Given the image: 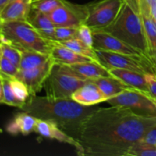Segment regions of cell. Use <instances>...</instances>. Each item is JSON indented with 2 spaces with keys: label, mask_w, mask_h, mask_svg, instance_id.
Here are the masks:
<instances>
[{
  "label": "cell",
  "mask_w": 156,
  "mask_h": 156,
  "mask_svg": "<svg viewBox=\"0 0 156 156\" xmlns=\"http://www.w3.org/2000/svg\"><path fill=\"white\" fill-rule=\"evenodd\" d=\"M155 126L156 117H141L126 108H98L87 119L78 141L84 156H127Z\"/></svg>",
  "instance_id": "obj_1"
},
{
  "label": "cell",
  "mask_w": 156,
  "mask_h": 156,
  "mask_svg": "<svg viewBox=\"0 0 156 156\" xmlns=\"http://www.w3.org/2000/svg\"><path fill=\"white\" fill-rule=\"evenodd\" d=\"M98 108L85 106L72 98L48 96H30L22 108L40 120L51 122L72 137L79 140L87 119Z\"/></svg>",
  "instance_id": "obj_2"
},
{
  "label": "cell",
  "mask_w": 156,
  "mask_h": 156,
  "mask_svg": "<svg viewBox=\"0 0 156 156\" xmlns=\"http://www.w3.org/2000/svg\"><path fill=\"white\" fill-rule=\"evenodd\" d=\"M141 53L149 55V44L140 12L139 0H123L115 21L102 29Z\"/></svg>",
  "instance_id": "obj_3"
},
{
  "label": "cell",
  "mask_w": 156,
  "mask_h": 156,
  "mask_svg": "<svg viewBox=\"0 0 156 156\" xmlns=\"http://www.w3.org/2000/svg\"><path fill=\"white\" fill-rule=\"evenodd\" d=\"M1 43L14 46L21 51L41 52L50 55L53 41L43 36L27 21H0Z\"/></svg>",
  "instance_id": "obj_4"
},
{
  "label": "cell",
  "mask_w": 156,
  "mask_h": 156,
  "mask_svg": "<svg viewBox=\"0 0 156 156\" xmlns=\"http://www.w3.org/2000/svg\"><path fill=\"white\" fill-rule=\"evenodd\" d=\"M91 81L78 75L69 66L54 63L44 88L48 97L71 98L76 90Z\"/></svg>",
  "instance_id": "obj_5"
},
{
  "label": "cell",
  "mask_w": 156,
  "mask_h": 156,
  "mask_svg": "<svg viewBox=\"0 0 156 156\" xmlns=\"http://www.w3.org/2000/svg\"><path fill=\"white\" fill-rule=\"evenodd\" d=\"M95 50L99 62L108 70L111 69H122L137 72L143 75L156 73V66L149 55H130Z\"/></svg>",
  "instance_id": "obj_6"
},
{
  "label": "cell",
  "mask_w": 156,
  "mask_h": 156,
  "mask_svg": "<svg viewBox=\"0 0 156 156\" xmlns=\"http://www.w3.org/2000/svg\"><path fill=\"white\" fill-rule=\"evenodd\" d=\"M111 106L126 108L144 117H156V98L150 93L129 88L107 101Z\"/></svg>",
  "instance_id": "obj_7"
},
{
  "label": "cell",
  "mask_w": 156,
  "mask_h": 156,
  "mask_svg": "<svg viewBox=\"0 0 156 156\" xmlns=\"http://www.w3.org/2000/svg\"><path fill=\"white\" fill-rule=\"evenodd\" d=\"M123 0H101L88 5L85 24L92 30H101L112 24L123 5Z\"/></svg>",
  "instance_id": "obj_8"
},
{
  "label": "cell",
  "mask_w": 156,
  "mask_h": 156,
  "mask_svg": "<svg viewBox=\"0 0 156 156\" xmlns=\"http://www.w3.org/2000/svg\"><path fill=\"white\" fill-rule=\"evenodd\" d=\"M56 27H78L85 23L88 5L73 4L66 1L49 15Z\"/></svg>",
  "instance_id": "obj_9"
},
{
  "label": "cell",
  "mask_w": 156,
  "mask_h": 156,
  "mask_svg": "<svg viewBox=\"0 0 156 156\" xmlns=\"http://www.w3.org/2000/svg\"><path fill=\"white\" fill-rule=\"evenodd\" d=\"M54 63V61L50 56V59L41 66L30 69H19L15 77L25 84L30 96L37 95V94L44 88V83L48 78Z\"/></svg>",
  "instance_id": "obj_10"
},
{
  "label": "cell",
  "mask_w": 156,
  "mask_h": 156,
  "mask_svg": "<svg viewBox=\"0 0 156 156\" xmlns=\"http://www.w3.org/2000/svg\"><path fill=\"white\" fill-rule=\"evenodd\" d=\"M92 31L94 50H105V51L123 53V54H144L134 47L122 41L121 40L107 32L102 30H92Z\"/></svg>",
  "instance_id": "obj_11"
},
{
  "label": "cell",
  "mask_w": 156,
  "mask_h": 156,
  "mask_svg": "<svg viewBox=\"0 0 156 156\" xmlns=\"http://www.w3.org/2000/svg\"><path fill=\"white\" fill-rule=\"evenodd\" d=\"M34 132L45 138L56 140L60 143L70 145L74 148L77 155L84 156L83 147L79 143V142L62 130L59 126L53 123L37 119Z\"/></svg>",
  "instance_id": "obj_12"
},
{
  "label": "cell",
  "mask_w": 156,
  "mask_h": 156,
  "mask_svg": "<svg viewBox=\"0 0 156 156\" xmlns=\"http://www.w3.org/2000/svg\"><path fill=\"white\" fill-rule=\"evenodd\" d=\"M73 100L85 106H94L108 100L97 85L93 81L88 82L76 90L71 98Z\"/></svg>",
  "instance_id": "obj_13"
},
{
  "label": "cell",
  "mask_w": 156,
  "mask_h": 156,
  "mask_svg": "<svg viewBox=\"0 0 156 156\" xmlns=\"http://www.w3.org/2000/svg\"><path fill=\"white\" fill-rule=\"evenodd\" d=\"M31 0H12L0 11V21H27Z\"/></svg>",
  "instance_id": "obj_14"
},
{
  "label": "cell",
  "mask_w": 156,
  "mask_h": 156,
  "mask_svg": "<svg viewBox=\"0 0 156 156\" xmlns=\"http://www.w3.org/2000/svg\"><path fill=\"white\" fill-rule=\"evenodd\" d=\"M37 120V118L25 111L18 113L13 120L8 123L5 130L11 135L21 133L24 136H27L34 132Z\"/></svg>",
  "instance_id": "obj_15"
},
{
  "label": "cell",
  "mask_w": 156,
  "mask_h": 156,
  "mask_svg": "<svg viewBox=\"0 0 156 156\" xmlns=\"http://www.w3.org/2000/svg\"><path fill=\"white\" fill-rule=\"evenodd\" d=\"M27 21L37 29L46 38L54 41V31L56 26L50 16L39 10L30 8Z\"/></svg>",
  "instance_id": "obj_16"
},
{
  "label": "cell",
  "mask_w": 156,
  "mask_h": 156,
  "mask_svg": "<svg viewBox=\"0 0 156 156\" xmlns=\"http://www.w3.org/2000/svg\"><path fill=\"white\" fill-rule=\"evenodd\" d=\"M50 56L53 59L55 63L68 66L92 60L89 57L79 54L72 50L71 49L62 44H58L54 41H53V47L50 53Z\"/></svg>",
  "instance_id": "obj_17"
},
{
  "label": "cell",
  "mask_w": 156,
  "mask_h": 156,
  "mask_svg": "<svg viewBox=\"0 0 156 156\" xmlns=\"http://www.w3.org/2000/svg\"><path fill=\"white\" fill-rule=\"evenodd\" d=\"M109 71L114 77L123 82L130 88L140 90L145 92H149V88L145 75L137 72L122 69H111Z\"/></svg>",
  "instance_id": "obj_18"
},
{
  "label": "cell",
  "mask_w": 156,
  "mask_h": 156,
  "mask_svg": "<svg viewBox=\"0 0 156 156\" xmlns=\"http://www.w3.org/2000/svg\"><path fill=\"white\" fill-rule=\"evenodd\" d=\"M69 66L78 75L90 80L101 77L112 76L109 70L97 61H88V62H81V63L73 64V65H70Z\"/></svg>",
  "instance_id": "obj_19"
},
{
  "label": "cell",
  "mask_w": 156,
  "mask_h": 156,
  "mask_svg": "<svg viewBox=\"0 0 156 156\" xmlns=\"http://www.w3.org/2000/svg\"><path fill=\"white\" fill-rule=\"evenodd\" d=\"M92 81L98 86L101 91L108 98V99L120 94L123 91H126V89L133 88L126 85L119 79H116L113 76H108V77L98 78V79H93Z\"/></svg>",
  "instance_id": "obj_20"
},
{
  "label": "cell",
  "mask_w": 156,
  "mask_h": 156,
  "mask_svg": "<svg viewBox=\"0 0 156 156\" xmlns=\"http://www.w3.org/2000/svg\"><path fill=\"white\" fill-rule=\"evenodd\" d=\"M50 59V55L41 52L24 50L21 51V60L19 69H30L41 66Z\"/></svg>",
  "instance_id": "obj_21"
},
{
  "label": "cell",
  "mask_w": 156,
  "mask_h": 156,
  "mask_svg": "<svg viewBox=\"0 0 156 156\" xmlns=\"http://www.w3.org/2000/svg\"><path fill=\"white\" fill-rule=\"evenodd\" d=\"M0 80H1V92H0L1 104L21 109L24 105L17 98L14 94L9 81V76L0 73Z\"/></svg>",
  "instance_id": "obj_22"
},
{
  "label": "cell",
  "mask_w": 156,
  "mask_h": 156,
  "mask_svg": "<svg viewBox=\"0 0 156 156\" xmlns=\"http://www.w3.org/2000/svg\"><path fill=\"white\" fill-rule=\"evenodd\" d=\"M58 44H62V45L65 46V47H68V48L71 49L72 50L75 51L76 53H79V54L82 55V56H87L89 57L94 61H97L99 62L98 58L97 53L96 50L94 48L88 47L86 44H84L82 41L76 37H73L72 39L67 40V41H61V42H57Z\"/></svg>",
  "instance_id": "obj_23"
},
{
  "label": "cell",
  "mask_w": 156,
  "mask_h": 156,
  "mask_svg": "<svg viewBox=\"0 0 156 156\" xmlns=\"http://www.w3.org/2000/svg\"><path fill=\"white\" fill-rule=\"evenodd\" d=\"M9 81L15 95L24 105L30 96L27 87L26 86L25 84L23 83L21 80L18 79L15 76L13 77L9 76Z\"/></svg>",
  "instance_id": "obj_24"
},
{
  "label": "cell",
  "mask_w": 156,
  "mask_h": 156,
  "mask_svg": "<svg viewBox=\"0 0 156 156\" xmlns=\"http://www.w3.org/2000/svg\"><path fill=\"white\" fill-rule=\"evenodd\" d=\"M65 2L66 0H33L31 7L49 15Z\"/></svg>",
  "instance_id": "obj_25"
},
{
  "label": "cell",
  "mask_w": 156,
  "mask_h": 156,
  "mask_svg": "<svg viewBox=\"0 0 156 156\" xmlns=\"http://www.w3.org/2000/svg\"><path fill=\"white\" fill-rule=\"evenodd\" d=\"M0 55L10 60L12 63L19 68L21 60V51L14 46L8 44H2L0 45Z\"/></svg>",
  "instance_id": "obj_26"
},
{
  "label": "cell",
  "mask_w": 156,
  "mask_h": 156,
  "mask_svg": "<svg viewBox=\"0 0 156 156\" xmlns=\"http://www.w3.org/2000/svg\"><path fill=\"white\" fill-rule=\"evenodd\" d=\"M127 156H156V146L140 141L131 147Z\"/></svg>",
  "instance_id": "obj_27"
},
{
  "label": "cell",
  "mask_w": 156,
  "mask_h": 156,
  "mask_svg": "<svg viewBox=\"0 0 156 156\" xmlns=\"http://www.w3.org/2000/svg\"><path fill=\"white\" fill-rule=\"evenodd\" d=\"M77 28L76 27H56L54 31V41L61 42L76 37Z\"/></svg>",
  "instance_id": "obj_28"
},
{
  "label": "cell",
  "mask_w": 156,
  "mask_h": 156,
  "mask_svg": "<svg viewBox=\"0 0 156 156\" xmlns=\"http://www.w3.org/2000/svg\"><path fill=\"white\" fill-rule=\"evenodd\" d=\"M76 37L79 38L80 41L88 47L94 48V38H93V31L90 27L87 24H81L77 28Z\"/></svg>",
  "instance_id": "obj_29"
},
{
  "label": "cell",
  "mask_w": 156,
  "mask_h": 156,
  "mask_svg": "<svg viewBox=\"0 0 156 156\" xmlns=\"http://www.w3.org/2000/svg\"><path fill=\"white\" fill-rule=\"evenodd\" d=\"M19 71V68L6 59L2 55H0V73L9 76H15Z\"/></svg>",
  "instance_id": "obj_30"
},
{
  "label": "cell",
  "mask_w": 156,
  "mask_h": 156,
  "mask_svg": "<svg viewBox=\"0 0 156 156\" xmlns=\"http://www.w3.org/2000/svg\"><path fill=\"white\" fill-rule=\"evenodd\" d=\"M147 82L149 92L156 98V73H147L145 74Z\"/></svg>",
  "instance_id": "obj_31"
},
{
  "label": "cell",
  "mask_w": 156,
  "mask_h": 156,
  "mask_svg": "<svg viewBox=\"0 0 156 156\" xmlns=\"http://www.w3.org/2000/svg\"><path fill=\"white\" fill-rule=\"evenodd\" d=\"M141 142L156 146V126L152 128L141 140Z\"/></svg>",
  "instance_id": "obj_32"
},
{
  "label": "cell",
  "mask_w": 156,
  "mask_h": 156,
  "mask_svg": "<svg viewBox=\"0 0 156 156\" xmlns=\"http://www.w3.org/2000/svg\"><path fill=\"white\" fill-rule=\"evenodd\" d=\"M149 56L151 58V59L152 60V62L155 64L156 66V48L151 49L149 50Z\"/></svg>",
  "instance_id": "obj_33"
},
{
  "label": "cell",
  "mask_w": 156,
  "mask_h": 156,
  "mask_svg": "<svg viewBox=\"0 0 156 156\" xmlns=\"http://www.w3.org/2000/svg\"><path fill=\"white\" fill-rule=\"evenodd\" d=\"M10 2L11 0H0V11L2 10Z\"/></svg>",
  "instance_id": "obj_34"
},
{
  "label": "cell",
  "mask_w": 156,
  "mask_h": 156,
  "mask_svg": "<svg viewBox=\"0 0 156 156\" xmlns=\"http://www.w3.org/2000/svg\"><path fill=\"white\" fill-rule=\"evenodd\" d=\"M152 18H153L154 22H155V25H156V12H155V13H154L153 15H152Z\"/></svg>",
  "instance_id": "obj_35"
},
{
  "label": "cell",
  "mask_w": 156,
  "mask_h": 156,
  "mask_svg": "<svg viewBox=\"0 0 156 156\" xmlns=\"http://www.w3.org/2000/svg\"><path fill=\"white\" fill-rule=\"evenodd\" d=\"M32 1H33V0H31V2H32Z\"/></svg>",
  "instance_id": "obj_36"
},
{
  "label": "cell",
  "mask_w": 156,
  "mask_h": 156,
  "mask_svg": "<svg viewBox=\"0 0 156 156\" xmlns=\"http://www.w3.org/2000/svg\"><path fill=\"white\" fill-rule=\"evenodd\" d=\"M11 1H12V0H11Z\"/></svg>",
  "instance_id": "obj_37"
}]
</instances>
